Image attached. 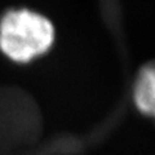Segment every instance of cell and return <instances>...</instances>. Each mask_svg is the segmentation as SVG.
Returning <instances> with one entry per match:
<instances>
[{"label": "cell", "mask_w": 155, "mask_h": 155, "mask_svg": "<svg viewBox=\"0 0 155 155\" xmlns=\"http://www.w3.org/2000/svg\"><path fill=\"white\" fill-rule=\"evenodd\" d=\"M54 35L49 18L30 9H14L0 21V51L9 60L25 64L49 51Z\"/></svg>", "instance_id": "obj_1"}, {"label": "cell", "mask_w": 155, "mask_h": 155, "mask_svg": "<svg viewBox=\"0 0 155 155\" xmlns=\"http://www.w3.org/2000/svg\"><path fill=\"white\" fill-rule=\"evenodd\" d=\"M134 101L137 107L146 115L154 114L155 104V72L151 65L143 67L136 80Z\"/></svg>", "instance_id": "obj_2"}]
</instances>
